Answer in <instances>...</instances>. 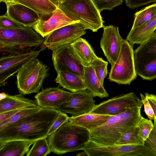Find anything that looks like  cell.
<instances>
[{"label": "cell", "instance_id": "6", "mask_svg": "<svg viewBox=\"0 0 156 156\" xmlns=\"http://www.w3.org/2000/svg\"><path fill=\"white\" fill-rule=\"evenodd\" d=\"M49 68L37 58L25 65L16 75L17 86L23 94L39 92L43 82L49 76Z\"/></svg>", "mask_w": 156, "mask_h": 156}, {"label": "cell", "instance_id": "43", "mask_svg": "<svg viewBox=\"0 0 156 156\" xmlns=\"http://www.w3.org/2000/svg\"><path fill=\"white\" fill-rule=\"evenodd\" d=\"M76 156H89L88 154L84 151L79 153L76 155Z\"/></svg>", "mask_w": 156, "mask_h": 156}, {"label": "cell", "instance_id": "15", "mask_svg": "<svg viewBox=\"0 0 156 156\" xmlns=\"http://www.w3.org/2000/svg\"><path fill=\"white\" fill-rule=\"evenodd\" d=\"M100 41V47L105 56L112 66L120 53L123 39L117 27L112 25L104 26Z\"/></svg>", "mask_w": 156, "mask_h": 156}, {"label": "cell", "instance_id": "28", "mask_svg": "<svg viewBox=\"0 0 156 156\" xmlns=\"http://www.w3.org/2000/svg\"><path fill=\"white\" fill-rule=\"evenodd\" d=\"M156 13V3L137 12L134 14V19L131 29L136 28L145 24Z\"/></svg>", "mask_w": 156, "mask_h": 156}, {"label": "cell", "instance_id": "2", "mask_svg": "<svg viewBox=\"0 0 156 156\" xmlns=\"http://www.w3.org/2000/svg\"><path fill=\"white\" fill-rule=\"evenodd\" d=\"M141 108H131L111 116L105 124L90 132V141L101 146L114 145L124 133L137 125L142 117Z\"/></svg>", "mask_w": 156, "mask_h": 156}, {"label": "cell", "instance_id": "35", "mask_svg": "<svg viewBox=\"0 0 156 156\" xmlns=\"http://www.w3.org/2000/svg\"><path fill=\"white\" fill-rule=\"evenodd\" d=\"M154 127L148 137L145 140L144 145L156 153V117L154 119Z\"/></svg>", "mask_w": 156, "mask_h": 156}, {"label": "cell", "instance_id": "33", "mask_svg": "<svg viewBox=\"0 0 156 156\" xmlns=\"http://www.w3.org/2000/svg\"><path fill=\"white\" fill-rule=\"evenodd\" d=\"M101 12L104 10H112L114 7L121 5L122 0H93Z\"/></svg>", "mask_w": 156, "mask_h": 156}, {"label": "cell", "instance_id": "10", "mask_svg": "<svg viewBox=\"0 0 156 156\" xmlns=\"http://www.w3.org/2000/svg\"><path fill=\"white\" fill-rule=\"evenodd\" d=\"M143 103L133 92L120 95L95 105L90 113L116 115L133 107H142Z\"/></svg>", "mask_w": 156, "mask_h": 156}, {"label": "cell", "instance_id": "26", "mask_svg": "<svg viewBox=\"0 0 156 156\" xmlns=\"http://www.w3.org/2000/svg\"><path fill=\"white\" fill-rule=\"evenodd\" d=\"M32 9L42 16L52 15L57 7L49 0H13Z\"/></svg>", "mask_w": 156, "mask_h": 156}, {"label": "cell", "instance_id": "39", "mask_svg": "<svg viewBox=\"0 0 156 156\" xmlns=\"http://www.w3.org/2000/svg\"><path fill=\"white\" fill-rule=\"evenodd\" d=\"M29 107L22 108L0 113V123L10 118L18 112Z\"/></svg>", "mask_w": 156, "mask_h": 156}, {"label": "cell", "instance_id": "13", "mask_svg": "<svg viewBox=\"0 0 156 156\" xmlns=\"http://www.w3.org/2000/svg\"><path fill=\"white\" fill-rule=\"evenodd\" d=\"M52 51V59L57 73L61 71H67L83 78L84 66L73 54L70 43L62 45Z\"/></svg>", "mask_w": 156, "mask_h": 156}, {"label": "cell", "instance_id": "8", "mask_svg": "<svg viewBox=\"0 0 156 156\" xmlns=\"http://www.w3.org/2000/svg\"><path fill=\"white\" fill-rule=\"evenodd\" d=\"M135 70L144 80L156 78V33L134 51Z\"/></svg>", "mask_w": 156, "mask_h": 156}, {"label": "cell", "instance_id": "34", "mask_svg": "<svg viewBox=\"0 0 156 156\" xmlns=\"http://www.w3.org/2000/svg\"><path fill=\"white\" fill-rule=\"evenodd\" d=\"M23 27L24 26L16 22L6 14L0 16V27L12 28Z\"/></svg>", "mask_w": 156, "mask_h": 156}, {"label": "cell", "instance_id": "4", "mask_svg": "<svg viewBox=\"0 0 156 156\" xmlns=\"http://www.w3.org/2000/svg\"><path fill=\"white\" fill-rule=\"evenodd\" d=\"M44 39L32 27H0V51L3 54H20L27 48L41 45Z\"/></svg>", "mask_w": 156, "mask_h": 156}, {"label": "cell", "instance_id": "36", "mask_svg": "<svg viewBox=\"0 0 156 156\" xmlns=\"http://www.w3.org/2000/svg\"><path fill=\"white\" fill-rule=\"evenodd\" d=\"M69 117L66 113L61 112L55 120L50 128L48 133L49 136L55 131L69 118Z\"/></svg>", "mask_w": 156, "mask_h": 156}, {"label": "cell", "instance_id": "25", "mask_svg": "<svg viewBox=\"0 0 156 156\" xmlns=\"http://www.w3.org/2000/svg\"><path fill=\"white\" fill-rule=\"evenodd\" d=\"M22 94H7L6 98L0 100V113L22 108L39 106L36 100L26 98Z\"/></svg>", "mask_w": 156, "mask_h": 156}, {"label": "cell", "instance_id": "30", "mask_svg": "<svg viewBox=\"0 0 156 156\" xmlns=\"http://www.w3.org/2000/svg\"><path fill=\"white\" fill-rule=\"evenodd\" d=\"M108 62L102 58L97 57L91 63L95 74L101 84L103 85L104 81L107 74Z\"/></svg>", "mask_w": 156, "mask_h": 156}, {"label": "cell", "instance_id": "45", "mask_svg": "<svg viewBox=\"0 0 156 156\" xmlns=\"http://www.w3.org/2000/svg\"><path fill=\"white\" fill-rule=\"evenodd\" d=\"M67 0H60V5Z\"/></svg>", "mask_w": 156, "mask_h": 156}, {"label": "cell", "instance_id": "20", "mask_svg": "<svg viewBox=\"0 0 156 156\" xmlns=\"http://www.w3.org/2000/svg\"><path fill=\"white\" fill-rule=\"evenodd\" d=\"M72 52L76 57L84 66H90L98 56L88 42L80 37L70 43Z\"/></svg>", "mask_w": 156, "mask_h": 156}, {"label": "cell", "instance_id": "32", "mask_svg": "<svg viewBox=\"0 0 156 156\" xmlns=\"http://www.w3.org/2000/svg\"><path fill=\"white\" fill-rule=\"evenodd\" d=\"M136 125L139 128L141 136L144 140H146L154 127V124L151 120L148 119L142 116Z\"/></svg>", "mask_w": 156, "mask_h": 156}, {"label": "cell", "instance_id": "18", "mask_svg": "<svg viewBox=\"0 0 156 156\" xmlns=\"http://www.w3.org/2000/svg\"><path fill=\"white\" fill-rule=\"evenodd\" d=\"M71 94L58 87H50L38 92L35 98L41 107L58 110Z\"/></svg>", "mask_w": 156, "mask_h": 156}, {"label": "cell", "instance_id": "1", "mask_svg": "<svg viewBox=\"0 0 156 156\" xmlns=\"http://www.w3.org/2000/svg\"><path fill=\"white\" fill-rule=\"evenodd\" d=\"M61 111L42 108L0 130V141H35L48 137V131Z\"/></svg>", "mask_w": 156, "mask_h": 156}, {"label": "cell", "instance_id": "44", "mask_svg": "<svg viewBox=\"0 0 156 156\" xmlns=\"http://www.w3.org/2000/svg\"><path fill=\"white\" fill-rule=\"evenodd\" d=\"M13 0H0V2H3L5 4L8 2H12Z\"/></svg>", "mask_w": 156, "mask_h": 156}, {"label": "cell", "instance_id": "29", "mask_svg": "<svg viewBox=\"0 0 156 156\" xmlns=\"http://www.w3.org/2000/svg\"><path fill=\"white\" fill-rule=\"evenodd\" d=\"M47 137H44L35 141L26 155L45 156L49 154L51 152Z\"/></svg>", "mask_w": 156, "mask_h": 156}, {"label": "cell", "instance_id": "16", "mask_svg": "<svg viewBox=\"0 0 156 156\" xmlns=\"http://www.w3.org/2000/svg\"><path fill=\"white\" fill-rule=\"evenodd\" d=\"M77 22L70 19L57 7L48 20L44 21L41 18L32 27L44 38L55 30Z\"/></svg>", "mask_w": 156, "mask_h": 156}, {"label": "cell", "instance_id": "14", "mask_svg": "<svg viewBox=\"0 0 156 156\" xmlns=\"http://www.w3.org/2000/svg\"><path fill=\"white\" fill-rule=\"evenodd\" d=\"M41 51H33L20 54L2 56L0 58V86H4L6 80L17 73L32 60L37 58Z\"/></svg>", "mask_w": 156, "mask_h": 156}, {"label": "cell", "instance_id": "17", "mask_svg": "<svg viewBox=\"0 0 156 156\" xmlns=\"http://www.w3.org/2000/svg\"><path fill=\"white\" fill-rule=\"evenodd\" d=\"M6 14L24 27H32L41 19L39 14L23 4L11 2L6 3Z\"/></svg>", "mask_w": 156, "mask_h": 156}, {"label": "cell", "instance_id": "12", "mask_svg": "<svg viewBox=\"0 0 156 156\" xmlns=\"http://www.w3.org/2000/svg\"><path fill=\"white\" fill-rule=\"evenodd\" d=\"M93 94L86 90L72 92L58 110L76 117L89 113L95 106Z\"/></svg>", "mask_w": 156, "mask_h": 156}, {"label": "cell", "instance_id": "21", "mask_svg": "<svg viewBox=\"0 0 156 156\" xmlns=\"http://www.w3.org/2000/svg\"><path fill=\"white\" fill-rule=\"evenodd\" d=\"M55 81L61 87L72 92L87 89L82 77L68 71L59 72Z\"/></svg>", "mask_w": 156, "mask_h": 156}, {"label": "cell", "instance_id": "38", "mask_svg": "<svg viewBox=\"0 0 156 156\" xmlns=\"http://www.w3.org/2000/svg\"><path fill=\"white\" fill-rule=\"evenodd\" d=\"M141 100L143 103L145 113L150 119H154L155 115L152 108L147 99L142 94H140Z\"/></svg>", "mask_w": 156, "mask_h": 156}, {"label": "cell", "instance_id": "31", "mask_svg": "<svg viewBox=\"0 0 156 156\" xmlns=\"http://www.w3.org/2000/svg\"><path fill=\"white\" fill-rule=\"evenodd\" d=\"M42 108L40 106H30L22 110L7 120L0 123V130L23 117L38 111Z\"/></svg>", "mask_w": 156, "mask_h": 156}, {"label": "cell", "instance_id": "5", "mask_svg": "<svg viewBox=\"0 0 156 156\" xmlns=\"http://www.w3.org/2000/svg\"><path fill=\"white\" fill-rule=\"evenodd\" d=\"M69 18L79 22L87 29L97 32L104 21L93 0H68L58 7Z\"/></svg>", "mask_w": 156, "mask_h": 156}, {"label": "cell", "instance_id": "40", "mask_svg": "<svg viewBox=\"0 0 156 156\" xmlns=\"http://www.w3.org/2000/svg\"><path fill=\"white\" fill-rule=\"evenodd\" d=\"M145 95L151 106L156 117V95L153 94H149L147 93L145 94Z\"/></svg>", "mask_w": 156, "mask_h": 156}, {"label": "cell", "instance_id": "23", "mask_svg": "<svg viewBox=\"0 0 156 156\" xmlns=\"http://www.w3.org/2000/svg\"><path fill=\"white\" fill-rule=\"evenodd\" d=\"M111 116L89 113L76 117H69V121L73 124L87 129L90 132L103 125Z\"/></svg>", "mask_w": 156, "mask_h": 156}, {"label": "cell", "instance_id": "7", "mask_svg": "<svg viewBox=\"0 0 156 156\" xmlns=\"http://www.w3.org/2000/svg\"><path fill=\"white\" fill-rule=\"evenodd\" d=\"M133 45L123 40L118 58L111 66L108 77L110 81L120 84H130L137 77Z\"/></svg>", "mask_w": 156, "mask_h": 156}, {"label": "cell", "instance_id": "24", "mask_svg": "<svg viewBox=\"0 0 156 156\" xmlns=\"http://www.w3.org/2000/svg\"><path fill=\"white\" fill-rule=\"evenodd\" d=\"M83 80L87 89L94 97L103 98L108 96V94L103 85L100 83L91 66H84Z\"/></svg>", "mask_w": 156, "mask_h": 156}, {"label": "cell", "instance_id": "41", "mask_svg": "<svg viewBox=\"0 0 156 156\" xmlns=\"http://www.w3.org/2000/svg\"><path fill=\"white\" fill-rule=\"evenodd\" d=\"M57 7H58L60 5V0H49Z\"/></svg>", "mask_w": 156, "mask_h": 156}, {"label": "cell", "instance_id": "42", "mask_svg": "<svg viewBox=\"0 0 156 156\" xmlns=\"http://www.w3.org/2000/svg\"><path fill=\"white\" fill-rule=\"evenodd\" d=\"M7 94L4 92H2L0 94V100L4 99L7 97Z\"/></svg>", "mask_w": 156, "mask_h": 156}, {"label": "cell", "instance_id": "11", "mask_svg": "<svg viewBox=\"0 0 156 156\" xmlns=\"http://www.w3.org/2000/svg\"><path fill=\"white\" fill-rule=\"evenodd\" d=\"M86 30L79 22L68 25L52 32L45 37L43 49L53 50L62 45L71 43L85 34Z\"/></svg>", "mask_w": 156, "mask_h": 156}, {"label": "cell", "instance_id": "22", "mask_svg": "<svg viewBox=\"0 0 156 156\" xmlns=\"http://www.w3.org/2000/svg\"><path fill=\"white\" fill-rule=\"evenodd\" d=\"M34 141L21 140L0 141V156H23Z\"/></svg>", "mask_w": 156, "mask_h": 156}, {"label": "cell", "instance_id": "9", "mask_svg": "<svg viewBox=\"0 0 156 156\" xmlns=\"http://www.w3.org/2000/svg\"><path fill=\"white\" fill-rule=\"evenodd\" d=\"M89 156H150L151 149L144 145L101 146L90 141L83 149Z\"/></svg>", "mask_w": 156, "mask_h": 156}, {"label": "cell", "instance_id": "3", "mask_svg": "<svg viewBox=\"0 0 156 156\" xmlns=\"http://www.w3.org/2000/svg\"><path fill=\"white\" fill-rule=\"evenodd\" d=\"M48 139L51 152L59 155L83 150L90 141V132L68 119Z\"/></svg>", "mask_w": 156, "mask_h": 156}, {"label": "cell", "instance_id": "27", "mask_svg": "<svg viewBox=\"0 0 156 156\" xmlns=\"http://www.w3.org/2000/svg\"><path fill=\"white\" fill-rule=\"evenodd\" d=\"M144 142L145 140L140 135L139 128L136 125L124 133L115 145H144Z\"/></svg>", "mask_w": 156, "mask_h": 156}, {"label": "cell", "instance_id": "37", "mask_svg": "<svg viewBox=\"0 0 156 156\" xmlns=\"http://www.w3.org/2000/svg\"><path fill=\"white\" fill-rule=\"evenodd\" d=\"M126 6L134 9L151 2H156V0H125Z\"/></svg>", "mask_w": 156, "mask_h": 156}, {"label": "cell", "instance_id": "19", "mask_svg": "<svg viewBox=\"0 0 156 156\" xmlns=\"http://www.w3.org/2000/svg\"><path fill=\"white\" fill-rule=\"evenodd\" d=\"M156 13L145 24L136 28L131 29L126 40L133 45L135 44H141L156 33Z\"/></svg>", "mask_w": 156, "mask_h": 156}]
</instances>
